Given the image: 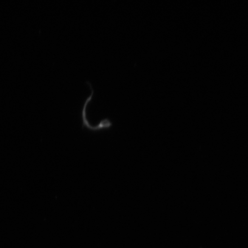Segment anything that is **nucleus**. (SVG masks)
<instances>
[{
    "instance_id": "1",
    "label": "nucleus",
    "mask_w": 248,
    "mask_h": 248,
    "mask_svg": "<svg viewBox=\"0 0 248 248\" xmlns=\"http://www.w3.org/2000/svg\"><path fill=\"white\" fill-rule=\"evenodd\" d=\"M90 86V89L91 90V94L88 98L86 99L84 105L82 108L81 111V120L82 128L88 129V131L92 132H95L94 127L93 126L91 123H89L88 118H87V108H88V105L90 102H91L93 95H94V89H93L92 85L89 82H86Z\"/></svg>"
}]
</instances>
